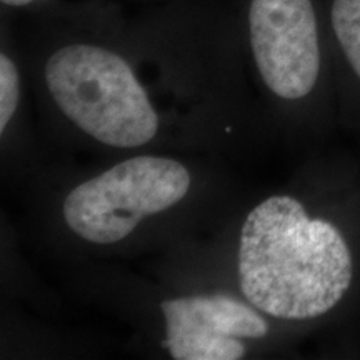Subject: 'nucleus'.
Here are the masks:
<instances>
[{
    "label": "nucleus",
    "instance_id": "1",
    "mask_svg": "<svg viewBox=\"0 0 360 360\" xmlns=\"http://www.w3.org/2000/svg\"><path fill=\"white\" fill-rule=\"evenodd\" d=\"M352 277V254L339 229L309 217L294 197H269L247 215L238 282L260 312L287 321L321 317L344 299Z\"/></svg>",
    "mask_w": 360,
    "mask_h": 360
},
{
    "label": "nucleus",
    "instance_id": "2",
    "mask_svg": "<svg viewBox=\"0 0 360 360\" xmlns=\"http://www.w3.org/2000/svg\"><path fill=\"white\" fill-rule=\"evenodd\" d=\"M49 92L70 122L103 146L135 148L157 135L159 117L127 62L90 44L58 49L45 65Z\"/></svg>",
    "mask_w": 360,
    "mask_h": 360
},
{
    "label": "nucleus",
    "instance_id": "3",
    "mask_svg": "<svg viewBox=\"0 0 360 360\" xmlns=\"http://www.w3.org/2000/svg\"><path fill=\"white\" fill-rule=\"evenodd\" d=\"M191 184V172L177 160L132 157L75 187L64 200L62 215L67 227L90 244H117L141 220L182 200Z\"/></svg>",
    "mask_w": 360,
    "mask_h": 360
},
{
    "label": "nucleus",
    "instance_id": "4",
    "mask_svg": "<svg viewBox=\"0 0 360 360\" xmlns=\"http://www.w3.org/2000/svg\"><path fill=\"white\" fill-rule=\"evenodd\" d=\"M250 45L260 77L285 101L309 96L321 72L317 22L310 0H252Z\"/></svg>",
    "mask_w": 360,
    "mask_h": 360
},
{
    "label": "nucleus",
    "instance_id": "5",
    "mask_svg": "<svg viewBox=\"0 0 360 360\" xmlns=\"http://www.w3.org/2000/svg\"><path fill=\"white\" fill-rule=\"evenodd\" d=\"M165 347L175 360H238L244 339H262L269 326L257 310L222 294L179 297L162 304Z\"/></svg>",
    "mask_w": 360,
    "mask_h": 360
},
{
    "label": "nucleus",
    "instance_id": "6",
    "mask_svg": "<svg viewBox=\"0 0 360 360\" xmlns=\"http://www.w3.org/2000/svg\"><path fill=\"white\" fill-rule=\"evenodd\" d=\"M332 25L350 67L360 79V0H334Z\"/></svg>",
    "mask_w": 360,
    "mask_h": 360
},
{
    "label": "nucleus",
    "instance_id": "7",
    "mask_svg": "<svg viewBox=\"0 0 360 360\" xmlns=\"http://www.w3.org/2000/svg\"><path fill=\"white\" fill-rule=\"evenodd\" d=\"M20 98L19 70L11 57L0 56V132H6L12 117L15 115Z\"/></svg>",
    "mask_w": 360,
    "mask_h": 360
},
{
    "label": "nucleus",
    "instance_id": "8",
    "mask_svg": "<svg viewBox=\"0 0 360 360\" xmlns=\"http://www.w3.org/2000/svg\"><path fill=\"white\" fill-rule=\"evenodd\" d=\"M4 4H7V6H13V7H22V6H27V4L34 2V0H2Z\"/></svg>",
    "mask_w": 360,
    "mask_h": 360
}]
</instances>
